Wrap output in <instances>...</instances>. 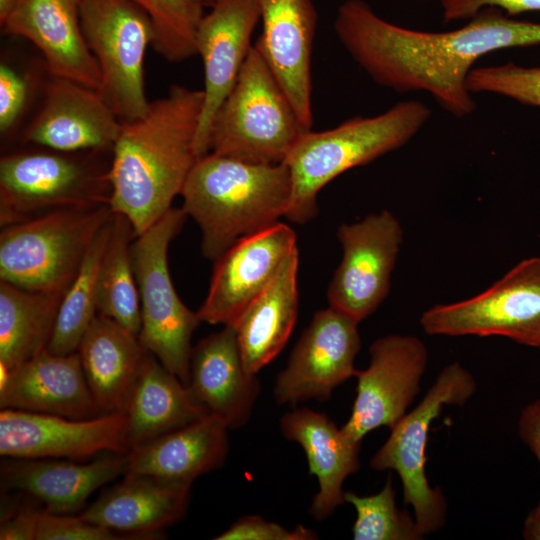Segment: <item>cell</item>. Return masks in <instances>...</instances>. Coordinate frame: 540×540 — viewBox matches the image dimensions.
<instances>
[{"instance_id": "1", "label": "cell", "mask_w": 540, "mask_h": 540, "mask_svg": "<svg viewBox=\"0 0 540 540\" xmlns=\"http://www.w3.org/2000/svg\"><path fill=\"white\" fill-rule=\"evenodd\" d=\"M334 30L375 83L398 93L427 92L455 117L476 109L467 80L479 58L540 44V23L514 19L493 7L457 29L428 32L391 23L364 0H346L338 7Z\"/></svg>"}, {"instance_id": "2", "label": "cell", "mask_w": 540, "mask_h": 540, "mask_svg": "<svg viewBox=\"0 0 540 540\" xmlns=\"http://www.w3.org/2000/svg\"><path fill=\"white\" fill-rule=\"evenodd\" d=\"M202 103L203 90L172 85L143 116L121 122L112 148L109 205L131 223L136 236L181 194L198 158L194 142Z\"/></svg>"}, {"instance_id": "3", "label": "cell", "mask_w": 540, "mask_h": 540, "mask_svg": "<svg viewBox=\"0 0 540 540\" xmlns=\"http://www.w3.org/2000/svg\"><path fill=\"white\" fill-rule=\"evenodd\" d=\"M202 233V253L215 261L243 237L285 216L291 197L287 165L259 164L214 153L197 158L180 194Z\"/></svg>"}, {"instance_id": "4", "label": "cell", "mask_w": 540, "mask_h": 540, "mask_svg": "<svg viewBox=\"0 0 540 540\" xmlns=\"http://www.w3.org/2000/svg\"><path fill=\"white\" fill-rule=\"evenodd\" d=\"M430 117L426 104L405 100L378 115L355 116L324 131H305L284 161L291 176L285 217L297 224L312 220L324 186L349 169L401 148Z\"/></svg>"}, {"instance_id": "5", "label": "cell", "mask_w": 540, "mask_h": 540, "mask_svg": "<svg viewBox=\"0 0 540 540\" xmlns=\"http://www.w3.org/2000/svg\"><path fill=\"white\" fill-rule=\"evenodd\" d=\"M112 150L63 152L40 147L0 158V225L51 211L110 203Z\"/></svg>"}, {"instance_id": "6", "label": "cell", "mask_w": 540, "mask_h": 540, "mask_svg": "<svg viewBox=\"0 0 540 540\" xmlns=\"http://www.w3.org/2000/svg\"><path fill=\"white\" fill-rule=\"evenodd\" d=\"M302 125L261 50L254 44L209 131V152L259 163H283Z\"/></svg>"}, {"instance_id": "7", "label": "cell", "mask_w": 540, "mask_h": 540, "mask_svg": "<svg viewBox=\"0 0 540 540\" xmlns=\"http://www.w3.org/2000/svg\"><path fill=\"white\" fill-rule=\"evenodd\" d=\"M112 216L109 204L73 207L1 227L0 281L31 291L65 292Z\"/></svg>"}, {"instance_id": "8", "label": "cell", "mask_w": 540, "mask_h": 540, "mask_svg": "<svg viewBox=\"0 0 540 540\" xmlns=\"http://www.w3.org/2000/svg\"><path fill=\"white\" fill-rule=\"evenodd\" d=\"M186 217L182 208L172 207L137 235L130 249L140 300L138 339L145 350L185 385L189 380L191 338L201 320L198 312L182 302L174 288L168 268V249Z\"/></svg>"}, {"instance_id": "9", "label": "cell", "mask_w": 540, "mask_h": 540, "mask_svg": "<svg viewBox=\"0 0 540 540\" xmlns=\"http://www.w3.org/2000/svg\"><path fill=\"white\" fill-rule=\"evenodd\" d=\"M476 391L473 375L460 363L445 366L421 402L391 427L387 441L374 454L370 466L393 470L403 486L404 503L411 505L424 535L441 529L447 502L440 488H433L425 473L426 444L431 423L445 405L462 406Z\"/></svg>"}, {"instance_id": "10", "label": "cell", "mask_w": 540, "mask_h": 540, "mask_svg": "<svg viewBox=\"0 0 540 540\" xmlns=\"http://www.w3.org/2000/svg\"><path fill=\"white\" fill-rule=\"evenodd\" d=\"M80 22L100 71L97 89L121 122L143 116L144 59L154 39L153 24L134 0H81Z\"/></svg>"}, {"instance_id": "11", "label": "cell", "mask_w": 540, "mask_h": 540, "mask_svg": "<svg viewBox=\"0 0 540 540\" xmlns=\"http://www.w3.org/2000/svg\"><path fill=\"white\" fill-rule=\"evenodd\" d=\"M420 324L428 335L502 336L539 348L540 257L520 261L469 299L429 308Z\"/></svg>"}, {"instance_id": "12", "label": "cell", "mask_w": 540, "mask_h": 540, "mask_svg": "<svg viewBox=\"0 0 540 540\" xmlns=\"http://www.w3.org/2000/svg\"><path fill=\"white\" fill-rule=\"evenodd\" d=\"M342 258L328 285L329 306L356 322L385 300L403 241V229L388 210L371 213L337 231Z\"/></svg>"}, {"instance_id": "13", "label": "cell", "mask_w": 540, "mask_h": 540, "mask_svg": "<svg viewBox=\"0 0 540 540\" xmlns=\"http://www.w3.org/2000/svg\"><path fill=\"white\" fill-rule=\"evenodd\" d=\"M370 363L357 370L356 398L343 431L361 443L370 431L393 427L420 391L428 351L416 336L390 334L369 348Z\"/></svg>"}, {"instance_id": "14", "label": "cell", "mask_w": 540, "mask_h": 540, "mask_svg": "<svg viewBox=\"0 0 540 540\" xmlns=\"http://www.w3.org/2000/svg\"><path fill=\"white\" fill-rule=\"evenodd\" d=\"M129 450L123 411L89 419L13 409L0 412V454L6 458L83 461Z\"/></svg>"}, {"instance_id": "15", "label": "cell", "mask_w": 540, "mask_h": 540, "mask_svg": "<svg viewBox=\"0 0 540 540\" xmlns=\"http://www.w3.org/2000/svg\"><path fill=\"white\" fill-rule=\"evenodd\" d=\"M358 324L331 306L315 312L277 375L276 402L325 401L336 387L355 376L354 361L361 346Z\"/></svg>"}, {"instance_id": "16", "label": "cell", "mask_w": 540, "mask_h": 540, "mask_svg": "<svg viewBox=\"0 0 540 540\" xmlns=\"http://www.w3.org/2000/svg\"><path fill=\"white\" fill-rule=\"evenodd\" d=\"M296 249L295 232L281 222L238 240L214 261L201 322L232 325Z\"/></svg>"}, {"instance_id": "17", "label": "cell", "mask_w": 540, "mask_h": 540, "mask_svg": "<svg viewBox=\"0 0 540 540\" xmlns=\"http://www.w3.org/2000/svg\"><path fill=\"white\" fill-rule=\"evenodd\" d=\"M21 142L63 152L112 150L121 121L97 89L48 73Z\"/></svg>"}, {"instance_id": "18", "label": "cell", "mask_w": 540, "mask_h": 540, "mask_svg": "<svg viewBox=\"0 0 540 540\" xmlns=\"http://www.w3.org/2000/svg\"><path fill=\"white\" fill-rule=\"evenodd\" d=\"M210 8L199 24L195 40L204 72L203 103L194 142L197 157L209 153L211 124L237 81L260 20L255 0H219Z\"/></svg>"}, {"instance_id": "19", "label": "cell", "mask_w": 540, "mask_h": 540, "mask_svg": "<svg viewBox=\"0 0 540 540\" xmlns=\"http://www.w3.org/2000/svg\"><path fill=\"white\" fill-rule=\"evenodd\" d=\"M262 33L255 45L292 104L302 125L311 130V57L317 12L311 0H255Z\"/></svg>"}, {"instance_id": "20", "label": "cell", "mask_w": 540, "mask_h": 540, "mask_svg": "<svg viewBox=\"0 0 540 540\" xmlns=\"http://www.w3.org/2000/svg\"><path fill=\"white\" fill-rule=\"evenodd\" d=\"M81 0H19L1 25L4 34L30 41L49 74L98 89L100 71L83 35Z\"/></svg>"}, {"instance_id": "21", "label": "cell", "mask_w": 540, "mask_h": 540, "mask_svg": "<svg viewBox=\"0 0 540 540\" xmlns=\"http://www.w3.org/2000/svg\"><path fill=\"white\" fill-rule=\"evenodd\" d=\"M0 408L89 419L102 415L76 352L47 349L11 371L0 368Z\"/></svg>"}, {"instance_id": "22", "label": "cell", "mask_w": 540, "mask_h": 540, "mask_svg": "<svg viewBox=\"0 0 540 540\" xmlns=\"http://www.w3.org/2000/svg\"><path fill=\"white\" fill-rule=\"evenodd\" d=\"M190 487L136 473L104 489L78 515L130 539H156L185 518Z\"/></svg>"}, {"instance_id": "23", "label": "cell", "mask_w": 540, "mask_h": 540, "mask_svg": "<svg viewBox=\"0 0 540 540\" xmlns=\"http://www.w3.org/2000/svg\"><path fill=\"white\" fill-rule=\"evenodd\" d=\"M186 386L206 413L220 419L229 429L248 422L260 383L243 364L232 325H224L221 331L201 339L192 348Z\"/></svg>"}, {"instance_id": "24", "label": "cell", "mask_w": 540, "mask_h": 540, "mask_svg": "<svg viewBox=\"0 0 540 540\" xmlns=\"http://www.w3.org/2000/svg\"><path fill=\"white\" fill-rule=\"evenodd\" d=\"M54 458H9L1 464V488L25 494L55 514L82 511L100 487L124 475L127 454L110 453L90 463Z\"/></svg>"}, {"instance_id": "25", "label": "cell", "mask_w": 540, "mask_h": 540, "mask_svg": "<svg viewBox=\"0 0 540 540\" xmlns=\"http://www.w3.org/2000/svg\"><path fill=\"white\" fill-rule=\"evenodd\" d=\"M285 438L304 450L310 474L317 477L319 490L310 513L321 521L345 503V479L360 468L361 443L354 441L324 413L307 408L285 413L280 420Z\"/></svg>"}, {"instance_id": "26", "label": "cell", "mask_w": 540, "mask_h": 540, "mask_svg": "<svg viewBox=\"0 0 540 540\" xmlns=\"http://www.w3.org/2000/svg\"><path fill=\"white\" fill-rule=\"evenodd\" d=\"M228 430L220 419L206 415L132 447L127 453L126 473L191 486L196 478L225 463L229 452Z\"/></svg>"}, {"instance_id": "27", "label": "cell", "mask_w": 540, "mask_h": 540, "mask_svg": "<svg viewBox=\"0 0 540 540\" xmlns=\"http://www.w3.org/2000/svg\"><path fill=\"white\" fill-rule=\"evenodd\" d=\"M123 412L130 449L208 415L188 387L148 351Z\"/></svg>"}, {"instance_id": "28", "label": "cell", "mask_w": 540, "mask_h": 540, "mask_svg": "<svg viewBox=\"0 0 540 540\" xmlns=\"http://www.w3.org/2000/svg\"><path fill=\"white\" fill-rule=\"evenodd\" d=\"M296 249L267 287L232 324L246 370L256 374L286 345L298 313Z\"/></svg>"}, {"instance_id": "29", "label": "cell", "mask_w": 540, "mask_h": 540, "mask_svg": "<svg viewBox=\"0 0 540 540\" xmlns=\"http://www.w3.org/2000/svg\"><path fill=\"white\" fill-rule=\"evenodd\" d=\"M147 350L138 337L114 320L97 314L77 353L101 414L123 411Z\"/></svg>"}, {"instance_id": "30", "label": "cell", "mask_w": 540, "mask_h": 540, "mask_svg": "<svg viewBox=\"0 0 540 540\" xmlns=\"http://www.w3.org/2000/svg\"><path fill=\"white\" fill-rule=\"evenodd\" d=\"M65 292L0 281V368L11 371L47 349Z\"/></svg>"}, {"instance_id": "31", "label": "cell", "mask_w": 540, "mask_h": 540, "mask_svg": "<svg viewBox=\"0 0 540 540\" xmlns=\"http://www.w3.org/2000/svg\"><path fill=\"white\" fill-rule=\"evenodd\" d=\"M135 237L131 223L124 216L113 213L98 274L97 314L114 320L138 337L140 300L130 253Z\"/></svg>"}, {"instance_id": "32", "label": "cell", "mask_w": 540, "mask_h": 540, "mask_svg": "<svg viewBox=\"0 0 540 540\" xmlns=\"http://www.w3.org/2000/svg\"><path fill=\"white\" fill-rule=\"evenodd\" d=\"M112 218L92 241L63 295L47 347L51 353L67 355L76 352L85 331L97 315L98 274L110 236Z\"/></svg>"}, {"instance_id": "33", "label": "cell", "mask_w": 540, "mask_h": 540, "mask_svg": "<svg viewBox=\"0 0 540 540\" xmlns=\"http://www.w3.org/2000/svg\"><path fill=\"white\" fill-rule=\"evenodd\" d=\"M154 28L152 48L169 62H182L196 54V34L204 17L199 0H134Z\"/></svg>"}, {"instance_id": "34", "label": "cell", "mask_w": 540, "mask_h": 540, "mask_svg": "<svg viewBox=\"0 0 540 540\" xmlns=\"http://www.w3.org/2000/svg\"><path fill=\"white\" fill-rule=\"evenodd\" d=\"M344 498L356 510L352 529L355 540H420L425 536L415 518L397 508L391 475L376 494L359 496L345 492Z\"/></svg>"}, {"instance_id": "35", "label": "cell", "mask_w": 540, "mask_h": 540, "mask_svg": "<svg viewBox=\"0 0 540 540\" xmlns=\"http://www.w3.org/2000/svg\"><path fill=\"white\" fill-rule=\"evenodd\" d=\"M471 93H493L540 107V67L514 63L473 68L467 80Z\"/></svg>"}, {"instance_id": "36", "label": "cell", "mask_w": 540, "mask_h": 540, "mask_svg": "<svg viewBox=\"0 0 540 540\" xmlns=\"http://www.w3.org/2000/svg\"><path fill=\"white\" fill-rule=\"evenodd\" d=\"M39 74L22 72L8 62L0 64V133L11 135L20 125L33 100Z\"/></svg>"}, {"instance_id": "37", "label": "cell", "mask_w": 540, "mask_h": 540, "mask_svg": "<svg viewBox=\"0 0 540 540\" xmlns=\"http://www.w3.org/2000/svg\"><path fill=\"white\" fill-rule=\"evenodd\" d=\"M125 536L84 520L78 514H55L41 510L36 540H115Z\"/></svg>"}, {"instance_id": "38", "label": "cell", "mask_w": 540, "mask_h": 540, "mask_svg": "<svg viewBox=\"0 0 540 540\" xmlns=\"http://www.w3.org/2000/svg\"><path fill=\"white\" fill-rule=\"evenodd\" d=\"M316 538V533L303 525L289 530L256 515L238 519L227 530L214 537L215 540H311Z\"/></svg>"}, {"instance_id": "39", "label": "cell", "mask_w": 540, "mask_h": 540, "mask_svg": "<svg viewBox=\"0 0 540 540\" xmlns=\"http://www.w3.org/2000/svg\"><path fill=\"white\" fill-rule=\"evenodd\" d=\"M445 22L468 20L480 10L493 7L508 16L539 12L540 0H440Z\"/></svg>"}, {"instance_id": "40", "label": "cell", "mask_w": 540, "mask_h": 540, "mask_svg": "<svg viewBox=\"0 0 540 540\" xmlns=\"http://www.w3.org/2000/svg\"><path fill=\"white\" fill-rule=\"evenodd\" d=\"M41 510L34 505L21 504L2 513L1 540H36Z\"/></svg>"}, {"instance_id": "41", "label": "cell", "mask_w": 540, "mask_h": 540, "mask_svg": "<svg viewBox=\"0 0 540 540\" xmlns=\"http://www.w3.org/2000/svg\"><path fill=\"white\" fill-rule=\"evenodd\" d=\"M518 434L540 465V399L522 409L518 420ZM537 506L540 508V500Z\"/></svg>"}, {"instance_id": "42", "label": "cell", "mask_w": 540, "mask_h": 540, "mask_svg": "<svg viewBox=\"0 0 540 540\" xmlns=\"http://www.w3.org/2000/svg\"><path fill=\"white\" fill-rule=\"evenodd\" d=\"M523 536L527 540H540V508L537 506L527 516Z\"/></svg>"}, {"instance_id": "43", "label": "cell", "mask_w": 540, "mask_h": 540, "mask_svg": "<svg viewBox=\"0 0 540 540\" xmlns=\"http://www.w3.org/2000/svg\"><path fill=\"white\" fill-rule=\"evenodd\" d=\"M19 0H0V25H3L16 8Z\"/></svg>"}, {"instance_id": "44", "label": "cell", "mask_w": 540, "mask_h": 540, "mask_svg": "<svg viewBox=\"0 0 540 540\" xmlns=\"http://www.w3.org/2000/svg\"><path fill=\"white\" fill-rule=\"evenodd\" d=\"M204 7H212L219 0H199Z\"/></svg>"}, {"instance_id": "45", "label": "cell", "mask_w": 540, "mask_h": 540, "mask_svg": "<svg viewBox=\"0 0 540 540\" xmlns=\"http://www.w3.org/2000/svg\"><path fill=\"white\" fill-rule=\"evenodd\" d=\"M539 349H540V346H539Z\"/></svg>"}, {"instance_id": "46", "label": "cell", "mask_w": 540, "mask_h": 540, "mask_svg": "<svg viewBox=\"0 0 540 540\" xmlns=\"http://www.w3.org/2000/svg\"><path fill=\"white\" fill-rule=\"evenodd\" d=\"M422 1V0H421Z\"/></svg>"}]
</instances>
